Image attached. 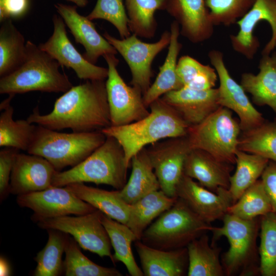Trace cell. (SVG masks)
Wrapping results in <instances>:
<instances>
[{
	"label": "cell",
	"instance_id": "6da1fadb",
	"mask_svg": "<svg viewBox=\"0 0 276 276\" xmlns=\"http://www.w3.org/2000/svg\"><path fill=\"white\" fill-rule=\"evenodd\" d=\"M27 120L56 131L102 130L111 126L105 81L86 80L73 86L56 99L51 112L41 114L36 107Z\"/></svg>",
	"mask_w": 276,
	"mask_h": 276
},
{
	"label": "cell",
	"instance_id": "7a4b0ae2",
	"mask_svg": "<svg viewBox=\"0 0 276 276\" xmlns=\"http://www.w3.org/2000/svg\"><path fill=\"white\" fill-rule=\"evenodd\" d=\"M145 118L125 125L110 126L101 131L121 145L128 167L132 157L146 146L170 137L187 136L190 125L160 98L149 106Z\"/></svg>",
	"mask_w": 276,
	"mask_h": 276
},
{
	"label": "cell",
	"instance_id": "3957f363",
	"mask_svg": "<svg viewBox=\"0 0 276 276\" xmlns=\"http://www.w3.org/2000/svg\"><path fill=\"white\" fill-rule=\"evenodd\" d=\"M58 62L30 40L26 44L22 64L12 73L1 77L0 94H24L32 91L65 93L73 85L60 72Z\"/></svg>",
	"mask_w": 276,
	"mask_h": 276
},
{
	"label": "cell",
	"instance_id": "277c9868",
	"mask_svg": "<svg viewBox=\"0 0 276 276\" xmlns=\"http://www.w3.org/2000/svg\"><path fill=\"white\" fill-rule=\"evenodd\" d=\"M128 168L121 145L114 137L107 136L105 142L81 163L67 170L57 171L52 186L64 187L89 182L121 190L127 181Z\"/></svg>",
	"mask_w": 276,
	"mask_h": 276
},
{
	"label": "cell",
	"instance_id": "5b68a950",
	"mask_svg": "<svg viewBox=\"0 0 276 276\" xmlns=\"http://www.w3.org/2000/svg\"><path fill=\"white\" fill-rule=\"evenodd\" d=\"M101 130L63 133L36 125L27 153L49 161L58 171L78 165L105 141Z\"/></svg>",
	"mask_w": 276,
	"mask_h": 276
},
{
	"label": "cell",
	"instance_id": "8992f818",
	"mask_svg": "<svg viewBox=\"0 0 276 276\" xmlns=\"http://www.w3.org/2000/svg\"><path fill=\"white\" fill-rule=\"evenodd\" d=\"M213 228L177 197L174 203L144 231L141 240L155 248L176 249L187 247L191 241Z\"/></svg>",
	"mask_w": 276,
	"mask_h": 276
},
{
	"label": "cell",
	"instance_id": "52a82bcc",
	"mask_svg": "<svg viewBox=\"0 0 276 276\" xmlns=\"http://www.w3.org/2000/svg\"><path fill=\"white\" fill-rule=\"evenodd\" d=\"M241 131L231 110L220 106L200 123L190 126L187 137L192 149L204 150L217 160L234 165Z\"/></svg>",
	"mask_w": 276,
	"mask_h": 276
},
{
	"label": "cell",
	"instance_id": "ba28073f",
	"mask_svg": "<svg viewBox=\"0 0 276 276\" xmlns=\"http://www.w3.org/2000/svg\"><path fill=\"white\" fill-rule=\"evenodd\" d=\"M103 57L108 66L105 84L111 126L125 125L146 117L149 110L142 93L124 81L118 71L119 61L115 55L107 54Z\"/></svg>",
	"mask_w": 276,
	"mask_h": 276
},
{
	"label": "cell",
	"instance_id": "9c48e42d",
	"mask_svg": "<svg viewBox=\"0 0 276 276\" xmlns=\"http://www.w3.org/2000/svg\"><path fill=\"white\" fill-rule=\"evenodd\" d=\"M103 36L128 65L132 76L131 85L140 90L144 95L151 85L152 64L154 59L170 43V31H165L158 41L152 43L144 42L134 34L121 39H118L107 32Z\"/></svg>",
	"mask_w": 276,
	"mask_h": 276
},
{
	"label": "cell",
	"instance_id": "30bf717a",
	"mask_svg": "<svg viewBox=\"0 0 276 276\" xmlns=\"http://www.w3.org/2000/svg\"><path fill=\"white\" fill-rule=\"evenodd\" d=\"M102 213L96 210L76 217L67 215L45 219L37 224L43 229H55L70 234L82 248L102 258L108 257L113 262L110 238L101 222Z\"/></svg>",
	"mask_w": 276,
	"mask_h": 276
},
{
	"label": "cell",
	"instance_id": "8fae6325",
	"mask_svg": "<svg viewBox=\"0 0 276 276\" xmlns=\"http://www.w3.org/2000/svg\"><path fill=\"white\" fill-rule=\"evenodd\" d=\"M223 225L214 227V239L225 237L229 248L223 257V268L230 275L249 264L255 255L256 241L260 225L258 217L251 220L226 213L222 218Z\"/></svg>",
	"mask_w": 276,
	"mask_h": 276
},
{
	"label": "cell",
	"instance_id": "7c38bea8",
	"mask_svg": "<svg viewBox=\"0 0 276 276\" xmlns=\"http://www.w3.org/2000/svg\"><path fill=\"white\" fill-rule=\"evenodd\" d=\"M16 201L20 207L33 211L31 218L36 223L71 214L84 215L97 210L65 186H52L43 190L17 195Z\"/></svg>",
	"mask_w": 276,
	"mask_h": 276
},
{
	"label": "cell",
	"instance_id": "4fadbf2b",
	"mask_svg": "<svg viewBox=\"0 0 276 276\" xmlns=\"http://www.w3.org/2000/svg\"><path fill=\"white\" fill-rule=\"evenodd\" d=\"M191 149L187 136L168 138L147 148L160 190L169 197H177L176 188Z\"/></svg>",
	"mask_w": 276,
	"mask_h": 276
},
{
	"label": "cell",
	"instance_id": "5bb4252c",
	"mask_svg": "<svg viewBox=\"0 0 276 276\" xmlns=\"http://www.w3.org/2000/svg\"><path fill=\"white\" fill-rule=\"evenodd\" d=\"M208 57L219 81L217 88L219 105L234 111L238 115L241 131L263 123L265 120L262 114L253 106L240 84L231 76L225 66L223 53L217 50H212L208 53Z\"/></svg>",
	"mask_w": 276,
	"mask_h": 276
},
{
	"label": "cell",
	"instance_id": "9a60e30c",
	"mask_svg": "<svg viewBox=\"0 0 276 276\" xmlns=\"http://www.w3.org/2000/svg\"><path fill=\"white\" fill-rule=\"evenodd\" d=\"M261 20L266 21L272 31L271 38L261 54H270L276 48V0H256L249 11L237 22L238 32L230 35L233 50L248 60L254 59L260 47L259 40L254 32Z\"/></svg>",
	"mask_w": 276,
	"mask_h": 276
},
{
	"label": "cell",
	"instance_id": "2e32d148",
	"mask_svg": "<svg viewBox=\"0 0 276 276\" xmlns=\"http://www.w3.org/2000/svg\"><path fill=\"white\" fill-rule=\"evenodd\" d=\"M52 21L53 33L46 42L39 44L40 49L56 60L61 66L73 69L80 79L105 81L108 68L89 62L80 54L68 38L66 25L60 15L54 14Z\"/></svg>",
	"mask_w": 276,
	"mask_h": 276
},
{
	"label": "cell",
	"instance_id": "e0dca14e",
	"mask_svg": "<svg viewBox=\"0 0 276 276\" xmlns=\"http://www.w3.org/2000/svg\"><path fill=\"white\" fill-rule=\"evenodd\" d=\"M176 195L209 223L222 219L233 204L227 189L220 188L213 193L184 174L177 186Z\"/></svg>",
	"mask_w": 276,
	"mask_h": 276
},
{
	"label": "cell",
	"instance_id": "ac0fdd59",
	"mask_svg": "<svg viewBox=\"0 0 276 276\" xmlns=\"http://www.w3.org/2000/svg\"><path fill=\"white\" fill-rule=\"evenodd\" d=\"M57 171L42 157L18 152L11 174L10 194L19 195L48 189L53 186Z\"/></svg>",
	"mask_w": 276,
	"mask_h": 276
},
{
	"label": "cell",
	"instance_id": "d6986e66",
	"mask_svg": "<svg viewBox=\"0 0 276 276\" xmlns=\"http://www.w3.org/2000/svg\"><path fill=\"white\" fill-rule=\"evenodd\" d=\"M179 25L180 34L193 43L208 40L214 33L205 0H168L165 9Z\"/></svg>",
	"mask_w": 276,
	"mask_h": 276
},
{
	"label": "cell",
	"instance_id": "ffe728a7",
	"mask_svg": "<svg viewBox=\"0 0 276 276\" xmlns=\"http://www.w3.org/2000/svg\"><path fill=\"white\" fill-rule=\"evenodd\" d=\"M55 7L75 41L84 48L83 56L88 61L96 64L100 56L117 54L115 48L98 32L91 20L78 12L76 5L57 3Z\"/></svg>",
	"mask_w": 276,
	"mask_h": 276
},
{
	"label": "cell",
	"instance_id": "44dd1931",
	"mask_svg": "<svg viewBox=\"0 0 276 276\" xmlns=\"http://www.w3.org/2000/svg\"><path fill=\"white\" fill-rule=\"evenodd\" d=\"M218 88L195 90L182 87L160 98L190 126L198 124L220 107Z\"/></svg>",
	"mask_w": 276,
	"mask_h": 276
},
{
	"label": "cell",
	"instance_id": "7402d4cb",
	"mask_svg": "<svg viewBox=\"0 0 276 276\" xmlns=\"http://www.w3.org/2000/svg\"><path fill=\"white\" fill-rule=\"evenodd\" d=\"M233 165L217 160L201 149H191L185 162L183 174L216 192L220 188L228 189Z\"/></svg>",
	"mask_w": 276,
	"mask_h": 276
},
{
	"label": "cell",
	"instance_id": "603a6c76",
	"mask_svg": "<svg viewBox=\"0 0 276 276\" xmlns=\"http://www.w3.org/2000/svg\"><path fill=\"white\" fill-rule=\"evenodd\" d=\"M144 276H181L188 268L187 247L163 250L135 241Z\"/></svg>",
	"mask_w": 276,
	"mask_h": 276
},
{
	"label": "cell",
	"instance_id": "cb8c5ba5",
	"mask_svg": "<svg viewBox=\"0 0 276 276\" xmlns=\"http://www.w3.org/2000/svg\"><path fill=\"white\" fill-rule=\"evenodd\" d=\"M257 75L244 73L240 85L259 106L267 105L276 112V51L262 55Z\"/></svg>",
	"mask_w": 276,
	"mask_h": 276
},
{
	"label": "cell",
	"instance_id": "d4e9b609",
	"mask_svg": "<svg viewBox=\"0 0 276 276\" xmlns=\"http://www.w3.org/2000/svg\"><path fill=\"white\" fill-rule=\"evenodd\" d=\"M170 33V43L165 61L154 82L143 95L144 103L148 108L165 94L183 87L177 73L178 57L182 45L178 40L180 27L175 20L171 24Z\"/></svg>",
	"mask_w": 276,
	"mask_h": 276
},
{
	"label": "cell",
	"instance_id": "484cf974",
	"mask_svg": "<svg viewBox=\"0 0 276 276\" xmlns=\"http://www.w3.org/2000/svg\"><path fill=\"white\" fill-rule=\"evenodd\" d=\"M65 187L106 216L127 225L130 204L123 199L120 190L107 191L87 186L83 182L71 183Z\"/></svg>",
	"mask_w": 276,
	"mask_h": 276
},
{
	"label": "cell",
	"instance_id": "4316f807",
	"mask_svg": "<svg viewBox=\"0 0 276 276\" xmlns=\"http://www.w3.org/2000/svg\"><path fill=\"white\" fill-rule=\"evenodd\" d=\"M131 166L130 176L123 188L120 190L122 197L129 204L160 190L158 180L146 147L132 157Z\"/></svg>",
	"mask_w": 276,
	"mask_h": 276
},
{
	"label": "cell",
	"instance_id": "83f0119b",
	"mask_svg": "<svg viewBox=\"0 0 276 276\" xmlns=\"http://www.w3.org/2000/svg\"><path fill=\"white\" fill-rule=\"evenodd\" d=\"M177 197L167 196L162 190L152 192L130 204L127 225L141 240L144 231L152 221L169 209Z\"/></svg>",
	"mask_w": 276,
	"mask_h": 276
},
{
	"label": "cell",
	"instance_id": "f1b7e54d",
	"mask_svg": "<svg viewBox=\"0 0 276 276\" xmlns=\"http://www.w3.org/2000/svg\"><path fill=\"white\" fill-rule=\"evenodd\" d=\"M15 95H9L0 105V146L27 151L36 125L26 120H14L10 102Z\"/></svg>",
	"mask_w": 276,
	"mask_h": 276
},
{
	"label": "cell",
	"instance_id": "f546056e",
	"mask_svg": "<svg viewBox=\"0 0 276 276\" xmlns=\"http://www.w3.org/2000/svg\"><path fill=\"white\" fill-rule=\"evenodd\" d=\"M101 222L110 238L114 254L113 263L122 262L131 276H143L142 269L134 258L131 244L137 240L132 230L127 225L102 213Z\"/></svg>",
	"mask_w": 276,
	"mask_h": 276
},
{
	"label": "cell",
	"instance_id": "4dcf8cb0",
	"mask_svg": "<svg viewBox=\"0 0 276 276\" xmlns=\"http://www.w3.org/2000/svg\"><path fill=\"white\" fill-rule=\"evenodd\" d=\"M188 276H222L225 272L219 259V249L209 244L204 234L187 246Z\"/></svg>",
	"mask_w": 276,
	"mask_h": 276
},
{
	"label": "cell",
	"instance_id": "1f68e13d",
	"mask_svg": "<svg viewBox=\"0 0 276 276\" xmlns=\"http://www.w3.org/2000/svg\"><path fill=\"white\" fill-rule=\"evenodd\" d=\"M269 160L260 155L237 149L236 152V169L230 177L228 189L233 204L261 176Z\"/></svg>",
	"mask_w": 276,
	"mask_h": 276
},
{
	"label": "cell",
	"instance_id": "d6a6232c",
	"mask_svg": "<svg viewBox=\"0 0 276 276\" xmlns=\"http://www.w3.org/2000/svg\"><path fill=\"white\" fill-rule=\"evenodd\" d=\"M167 1L125 0L131 33L140 37H153L157 27L155 13L165 10Z\"/></svg>",
	"mask_w": 276,
	"mask_h": 276
},
{
	"label": "cell",
	"instance_id": "836d02e7",
	"mask_svg": "<svg viewBox=\"0 0 276 276\" xmlns=\"http://www.w3.org/2000/svg\"><path fill=\"white\" fill-rule=\"evenodd\" d=\"M0 28V76H5L18 68L23 62L26 44L23 35L12 19L3 22Z\"/></svg>",
	"mask_w": 276,
	"mask_h": 276
},
{
	"label": "cell",
	"instance_id": "e575fe53",
	"mask_svg": "<svg viewBox=\"0 0 276 276\" xmlns=\"http://www.w3.org/2000/svg\"><path fill=\"white\" fill-rule=\"evenodd\" d=\"M238 149L276 162V122L265 120L257 127L242 131Z\"/></svg>",
	"mask_w": 276,
	"mask_h": 276
},
{
	"label": "cell",
	"instance_id": "d590c367",
	"mask_svg": "<svg viewBox=\"0 0 276 276\" xmlns=\"http://www.w3.org/2000/svg\"><path fill=\"white\" fill-rule=\"evenodd\" d=\"M67 234L63 271L66 276H121L118 269L98 265L86 257L74 238Z\"/></svg>",
	"mask_w": 276,
	"mask_h": 276
},
{
	"label": "cell",
	"instance_id": "8d00e7d4",
	"mask_svg": "<svg viewBox=\"0 0 276 276\" xmlns=\"http://www.w3.org/2000/svg\"><path fill=\"white\" fill-rule=\"evenodd\" d=\"M47 231V243L34 258L37 263L32 273L34 276H58L63 272L62 256L64 252L67 234L52 229Z\"/></svg>",
	"mask_w": 276,
	"mask_h": 276
},
{
	"label": "cell",
	"instance_id": "74e56055",
	"mask_svg": "<svg viewBox=\"0 0 276 276\" xmlns=\"http://www.w3.org/2000/svg\"><path fill=\"white\" fill-rule=\"evenodd\" d=\"M273 212L270 200L261 180L247 189L227 210V213L240 218L251 220Z\"/></svg>",
	"mask_w": 276,
	"mask_h": 276
},
{
	"label": "cell",
	"instance_id": "f35d334b",
	"mask_svg": "<svg viewBox=\"0 0 276 276\" xmlns=\"http://www.w3.org/2000/svg\"><path fill=\"white\" fill-rule=\"evenodd\" d=\"M177 73L183 87L195 90L214 88L218 79L215 69L185 55L179 58Z\"/></svg>",
	"mask_w": 276,
	"mask_h": 276
},
{
	"label": "cell",
	"instance_id": "ab89813d",
	"mask_svg": "<svg viewBox=\"0 0 276 276\" xmlns=\"http://www.w3.org/2000/svg\"><path fill=\"white\" fill-rule=\"evenodd\" d=\"M259 272L263 276H276V213L260 217Z\"/></svg>",
	"mask_w": 276,
	"mask_h": 276
},
{
	"label": "cell",
	"instance_id": "60d3db41",
	"mask_svg": "<svg viewBox=\"0 0 276 276\" xmlns=\"http://www.w3.org/2000/svg\"><path fill=\"white\" fill-rule=\"evenodd\" d=\"M256 0H205L212 22L215 26L236 24L251 8Z\"/></svg>",
	"mask_w": 276,
	"mask_h": 276
},
{
	"label": "cell",
	"instance_id": "b9f144b4",
	"mask_svg": "<svg viewBox=\"0 0 276 276\" xmlns=\"http://www.w3.org/2000/svg\"><path fill=\"white\" fill-rule=\"evenodd\" d=\"M86 17L90 20L100 19L108 21L117 29L121 38L131 35L123 0H97L95 7Z\"/></svg>",
	"mask_w": 276,
	"mask_h": 276
},
{
	"label": "cell",
	"instance_id": "7bdbcfd3",
	"mask_svg": "<svg viewBox=\"0 0 276 276\" xmlns=\"http://www.w3.org/2000/svg\"><path fill=\"white\" fill-rule=\"evenodd\" d=\"M19 150L5 147L0 151V198L5 199L10 194V181L14 162Z\"/></svg>",
	"mask_w": 276,
	"mask_h": 276
},
{
	"label": "cell",
	"instance_id": "ee69618b",
	"mask_svg": "<svg viewBox=\"0 0 276 276\" xmlns=\"http://www.w3.org/2000/svg\"><path fill=\"white\" fill-rule=\"evenodd\" d=\"M30 0H0V21L19 19L30 8Z\"/></svg>",
	"mask_w": 276,
	"mask_h": 276
},
{
	"label": "cell",
	"instance_id": "f6af8a7d",
	"mask_svg": "<svg viewBox=\"0 0 276 276\" xmlns=\"http://www.w3.org/2000/svg\"><path fill=\"white\" fill-rule=\"evenodd\" d=\"M261 181L276 213V162L269 160L262 175Z\"/></svg>",
	"mask_w": 276,
	"mask_h": 276
},
{
	"label": "cell",
	"instance_id": "bcb514c9",
	"mask_svg": "<svg viewBox=\"0 0 276 276\" xmlns=\"http://www.w3.org/2000/svg\"><path fill=\"white\" fill-rule=\"evenodd\" d=\"M1 275H10V268L6 260L3 258L1 257Z\"/></svg>",
	"mask_w": 276,
	"mask_h": 276
},
{
	"label": "cell",
	"instance_id": "7dc6e473",
	"mask_svg": "<svg viewBox=\"0 0 276 276\" xmlns=\"http://www.w3.org/2000/svg\"><path fill=\"white\" fill-rule=\"evenodd\" d=\"M74 3L77 7H84L86 6L88 1L87 0H66Z\"/></svg>",
	"mask_w": 276,
	"mask_h": 276
}]
</instances>
